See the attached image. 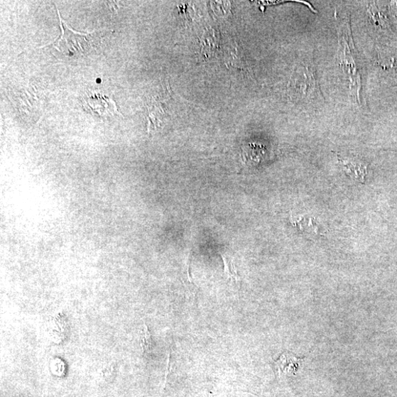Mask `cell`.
Segmentation results:
<instances>
[{"instance_id":"obj_1","label":"cell","mask_w":397,"mask_h":397,"mask_svg":"<svg viewBox=\"0 0 397 397\" xmlns=\"http://www.w3.org/2000/svg\"><path fill=\"white\" fill-rule=\"evenodd\" d=\"M338 33L337 58L348 90L349 98L361 104L362 69L359 54L355 49L349 15L337 16Z\"/></svg>"},{"instance_id":"obj_2","label":"cell","mask_w":397,"mask_h":397,"mask_svg":"<svg viewBox=\"0 0 397 397\" xmlns=\"http://www.w3.org/2000/svg\"><path fill=\"white\" fill-rule=\"evenodd\" d=\"M289 98L297 103L317 104L323 101L316 72L312 67L299 65L291 75L287 87Z\"/></svg>"},{"instance_id":"obj_3","label":"cell","mask_w":397,"mask_h":397,"mask_svg":"<svg viewBox=\"0 0 397 397\" xmlns=\"http://www.w3.org/2000/svg\"><path fill=\"white\" fill-rule=\"evenodd\" d=\"M61 29L60 36L53 44V48L60 53L69 56L79 55L90 53L97 45L102 31L86 33L73 31L62 19L58 11Z\"/></svg>"},{"instance_id":"obj_4","label":"cell","mask_w":397,"mask_h":397,"mask_svg":"<svg viewBox=\"0 0 397 397\" xmlns=\"http://www.w3.org/2000/svg\"><path fill=\"white\" fill-rule=\"evenodd\" d=\"M201 52L207 58L214 57L220 50V34L214 28H206L200 37Z\"/></svg>"},{"instance_id":"obj_5","label":"cell","mask_w":397,"mask_h":397,"mask_svg":"<svg viewBox=\"0 0 397 397\" xmlns=\"http://www.w3.org/2000/svg\"><path fill=\"white\" fill-rule=\"evenodd\" d=\"M339 162L342 165V170L346 175L354 180L364 183L365 178L367 175V167L361 161L343 158L338 156Z\"/></svg>"},{"instance_id":"obj_6","label":"cell","mask_w":397,"mask_h":397,"mask_svg":"<svg viewBox=\"0 0 397 397\" xmlns=\"http://www.w3.org/2000/svg\"><path fill=\"white\" fill-rule=\"evenodd\" d=\"M303 361V359L295 357L293 354L285 352L276 361V370L280 375L283 374H295L300 369Z\"/></svg>"},{"instance_id":"obj_7","label":"cell","mask_w":397,"mask_h":397,"mask_svg":"<svg viewBox=\"0 0 397 397\" xmlns=\"http://www.w3.org/2000/svg\"><path fill=\"white\" fill-rule=\"evenodd\" d=\"M224 261V274L227 279L238 283L240 280L234 259L227 254L221 255Z\"/></svg>"},{"instance_id":"obj_8","label":"cell","mask_w":397,"mask_h":397,"mask_svg":"<svg viewBox=\"0 0 397 397\" xmlns=\"http://www.w3.org/2000/svg\"><path fill=\"white\" fill-rule=\"evenodd\" d=\"M225 52V61L227 62L228 65L240 68L242 65V60L240 57L241 53L237 44L231 45V46L228 48L227 47Z\"/></svg>"},{"instance_id":"obj_9","label":"cell","mask_w":397,"mask_h":397,"mask_svg":"<svg viewBox=\"0 0 397 397\" xmlns=\"http://www.w3.org/2000/svg\"><path fill=\"white\" fill-rule=\"evenodd\" d=\"M143 328V335L141 339V346L143 353H149L153 349V342L148 327L144 325Z\"/></svg>"},{"instance_id":"obj_10","label":"cell","mask_w":397,"mask_h":397,"mask_svg":"<svg viewBox=\"0 0 397 397\" xmlns=\"http://www.w3.org/2000/svg\"><path fill=\"white\" fill-rule=\"evenodd\" d=\"M395 6H396V9H397V2H394Z\"/></svg>"}]
</instances>
